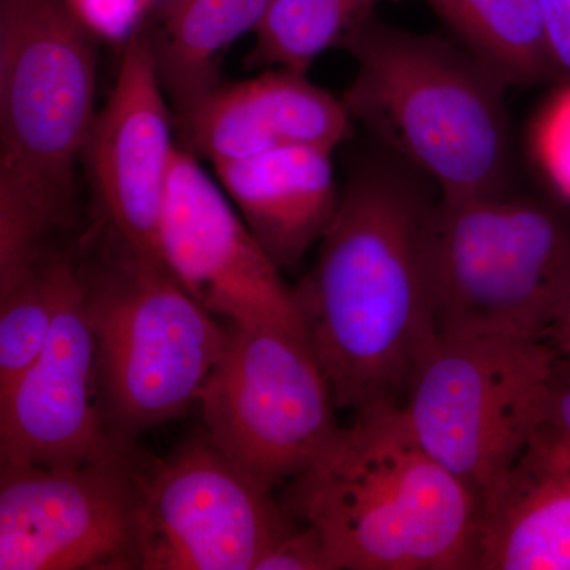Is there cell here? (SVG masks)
I'll list each match as a JSON object with an SVG mask.
<instances>
[{
  "instance_id": "obj_1",
  "label": "cell",
  "mask_w": 570,
  "mask_h": 570,
  "mask_svg": "<svg viewBox=\"0 0 570 570\" xmlns=\"http://www.w3.org/2000/svg\"><path fill=\"white\" fill-rule=\"evenodd\" d=\"M419 174L390 151L354 168L295 288L337 409L401 406L438 340L426 261L436 204Z\"/></svg>"
},
{
  "instance_id": "obj_2",
  "label": "cell",
  "mask_w": 570,
  "mask_h": 570,
  "mask_svg": "<svg viewBox=\"0 0 570 570\" xmlns=\"http://www.w3.org/2000/svg\"><path fill=\"white\" fill-rule=\"evenodd\" d=\"M292 509L317 531L330 570H469L482 499L409 430L400 406L355 412L292 480Z\"/></svg>"
},
{
  "instance_id": "obj_3",
  "label": "cell",
  "mask_w": 570,
  "mask_h": 570,
  "mask_svg": "<svg viewBox=\"0 0 570 570\" xmlns=\"http://www.w3.org/2000/svg\"><path fill=\"white\" fill-rule=\"evenodd\" d=\"M341 48L358 62L343 102L387 151L434 179L441 195H504L512 135L509 82L497 70L466 48L376 14Z\"/></svg>"
},
{
  "instance_id": "obj_4",
  "label": "cell",
  "mask_w": 570,
  "mask_h": 570,
  "mask_svg": "<svg viewBox=\"0 0 570 570\" xmlns=\"http://www.w3.org/2000/svg\"><path fill=\"white\" fill-rule=\"evenodd\" d=\"M91 32L63 0H0V246L47 245L97 112Z\"/></svg>"
},
{
  "instance_id": "obj_5",
  "label": "cell",
  "mask_w": 570,
  "mask_h": 570,
  "mask_svg": "<svg viewBox=\"0 0 570 570\" xmlns=\"http://www.w3.org/2000/svg\"><path fill=\"white\" fill-rule=\"evenodd\" d=\"M115 235L111 261L80 266V275L105 426L112 441L134 444L198 401L224 354L228 326L198 305L163 261Z\"/></svg>"
},
{
  "instance_id": "obj_6",
  "label": "cell",
  "mask_w": 570,
  "mask_h": 570,
  "mask_svg": "<svg viewBox=\"0 0 570 570\" xmlns=\"http://www.w3.org/2000/svg\"><path fill=\"white\" fill-rule=\"evenodd\" d=\"M426 261L439 335L546 340L570 277V213L539 198L441 195Z\"/></svg>"
},
{
  "instance_id": "obj_7",
  "label": "cell",
  "mask_w": 570,
  "mask_h": 570,
  "mask_svg": "<svg viewBox=\"0 0 570 570\" xmlns=\"http://www.w3.org/2000/svg\"><path fill=\"white\" fill-rule=\"evenodd\" d=\"M558 358L546 340L438 335L401 412L420 444L482 499L549 420Z\"/></svg>"
},
{
  "instance_id": "obj_8",
  "label": "cell",
  "mask_w": 570,
  "mask_h": 570,
  "mask_svg": "<svg viewBox=\"0 0 570 570\" xmlns=\"http://www.w3.org/2000/svg\"><path fill=\"white\" fill-rule=\"evenodd\" d=\"M198 403L213 444L268 491L317 463L341 431L324 366L295 330L228 324Z\"/></svg>"
},
{
  "instance_id": "obj_9",
  "label": "cell",
  "mask_w": 570,
  "mask_h": 570,
  "mask_svg": "<svg viewBox=\"0 0 570 570\" xmlns=\"http://www.w3.org/2000/svg\"><path fill=\"white\" fill-rule=\"evenodd\" d=\"M148 469L134 444L77 468L0 463V570L141 569Z\"/></svg>"
},
{
  "instance_id": "obj_10",
  "label": "cell",
  "mask_w": 570,
  "mask_h": 570,
  "mask_svg": "<svg viewBox=\"0 0 570 570\" xmlns=\"http://www.w3.org/2000/svg\"><path fill=\"white\" fill-rule=\"evenodd\" d=\"M273 491L213 444L187 439L148 469L140 510L142 570H258L292 530Z\"/></svg>"
},
{
  "instance_id": "obj_11",
  "label": "cell",
  "mask_w": 570,
  "mask_h": 570,
  "mask_svg": "<svg viewBox=\"0 0 570 570\" xmlns=\"http://www.w3.org/2000/svg\"><path fill=\"white\" fill-rule=\"evenodd\" d=\"M55 317L47 346L18 384L0 396V463L77 468L119 442L105 426L94 340L80 266L48 253Z\"/></svg>"
},
{
  "instance_id": "obj_12",
  "label": "cell",
  "mask_w": 570,
  "mask_h": 570,
  "mask_svg": "<svg viewBox=\"0 0 570 570\" xmlns=\"http://www.w3.org/2000/svg\"><path fill=\"white\" fill-rule=\"evenodd\" d=\"M159 245L171 275L214 317L307 333L295 288L284 283L219 183L183 148L168 181Z\"/></svg>"
},
{
  "instance_id": "obj_13",
  "label": "cell",
  "mask_w": 570,
  "mask_h": 570,
  "mask_svg": "<svg viewBox=\"0 0 570 570\" xmlns=\"http://www.w3.org/2000/svg\"><path fill=\"white\" fill-rule=\"evenodd\" d=\"M178 149L151 39L141 29L122 45L115 88L94 119L85 156L112 230L157 261H163L160 219Z\"/></svg>"
},
{
  "instance_id": "obj_14",
  "label": "cell",
  "mask_w": 570,
  "mask_h": 570,
  "mask_svg": "<svg viewBox=\"0 0 570 570\" xmlns=\"http://www.w3.org/2000/svg\"><path fill=\"white\" fill-rule=\"evenodd\" d=\"M183 122L195 151L213 165L295 146L335 151L354 130L343 100L288 69L216 86Z\"/></svg>"
},
{
  "instance_id": "obj_15",
  "label": "cell",
  "mask_w": 570,
  "mask_h": 570,
  "mask_svg": "<svg viewBox=\"0 0 570 570\" xmlns=\"http://www.w3.org/2000/svg\"><path fill=\"white\" fill-rule=\"evenodd\" d=\"M478 570H570V436L547 420L482 498Z\"/></svg>"
},
{
  "instance_id": "obj_16",
  "label": "cell",
  "mask_w": 570,
  "mask_h": 570,
  "mask_svg": "<svg viewBox=\"0 0 570 570\" xmlns=\"http://www.w3.org/2000/svg\"><path fill=\"white\" fill-rule=\"evenodd\" d=\"M328 149L295 148L213 165L217 183L281 269L324 238L340 206Z\"/></svg>"
},
{
  "instance_id": "obj_17",
  "label": "cell",
  "mask_w": 570,
  "mask_h": 570,
  "mask_svg": "<svg viewBox=\"0 0 570 570\" xmlns=\"http://www.w3.org/2000/svg\"><path fill=\"white\" fill-rule=\"evenodd\" d=\"M269 0H164L151 39L165 92L181 119L213 91L225 50L264 21Z\"/></svg>"
},
{
  "instance_id": "obj_18",
  "label": "cell",
  "mask_w": 570,
  "mask_h": 570,
  "mask_svg": "<svg viewBox=\"0 0 570 570\" xmlns=\"http://www.w3.org/2000/svg\"><path fill=\"white\" fill-rule=\"evenodd\" d=\"M471 55L509 85L532 86L560 78L539 0H422Z\"/></svg>"
},
{
  "instance_id": "obj_19",
  "label": "cell",
  "mask_w": 570,
  "mask_h": 570,
  "mask_svg": "<svg viewBox=\"0 0 570 570\" xmlns=\"http://www.w3.org/2000/svg\"><path fill=\"white\" fill-rule=\"evenodd\" d=\"M384 0H269L250 62L307 73L330 48L343 47Z\"/></svg>"
},
{
  "instance_id": "obj_20",
  "label": "cell",
  "mask_w": 570,
  "mask_h": 570,
  "mask_svg": "<svg viewBox=\"0 0 570 570\" xmlns=\"http://www.w3.org/2000/svg\"><path fill=\"white\" fill-rule=\"evenodd\" d=\"M48 253L24 275L0 285V396L24 376L50 337L55 299Z\"/></svg>"
},
{
  "instance_id": "obj_21",
  "label": "cell",
  "mask_w": 570,
  "mask_h": 570,
  "mask_svg": "<svg viewBox=\"0 0 570 570\" xmlns=\"http://www.w3.org/2000/svg\"><path fill=\"white\" fill-rule=\"evenodd\" d=\"M531 149L543 178L570 206V81L540 108L532 122Z\"/></svg>"
},
{
  "instance_id": "obj_22",
  "label": "cell",
  "mask_w": 570,
  "mask_h": 570,
  "mask_svg": "<svg viewBox=\"0 0 570 570\" xmlns=\"http://www.w3.org/2000/svg\"><path fill=\"white\" fill-rule=\"evenodd\" d=\"M96 39L126 45L145 24L159 0H63Z\"/></svg>"
},
{
  "instance_id": "obj_23",
  "label": "cell",
  "mask_w": 570,
  "mask_h": 570,
  "mask_svg": "<svg viewBox=\"0 0 570 570\" xmlns=\"http://www.w3.org/2000/svg\"><path fill=\"white\" fill-rule=\"evenodd\" d=\"M258 570H330L324 543L309 524L292 528L258 566Z\"/></svg>"
},
{
  "instance_id": "obj_24",
  "label": "cell",
  "mask_w": 570,
  "mask_h": 570,
  "mask_svg": "<svg viewBox=\"0 0 570 570\" xmlns=\"http://www.w3.org/2000/svg\"><path fill=\"white\" fill-rule=\"evenodd\" d=\"M543 31L560 78L570 81V0H539Z\"/></svg>"
},
{
  "instance_id": "obj_25",
  "label": "cell",
  "mask_w": 570,
  "mask_h": 570,
  "mask_svg": "<svg viewBox=\"0 0 570 570\" xmlns=\"http://www.w3.org/2000/svg\"><path fill=\"white\" fill-rule=\"evenodd\" d=\"M549 422L570 436V358L561 356L554 366L550 385Z\"/></svg>"
},
{
  "instance_id": "obj_26",
  "label": "cell",
  "mask_w": 570,
  "mask_h": 570,
  "mask_svg": "<svg viewBox=\"0 0 570 570\" xmlns=\"http://www.w3.org/2000/svg\"><path fill=\"white\" fill-rule=\"evenodd\" d=\"M546 340L557 348L558 354L570 358V277L554 311Z\"/></svg>"
}]
</instances>
